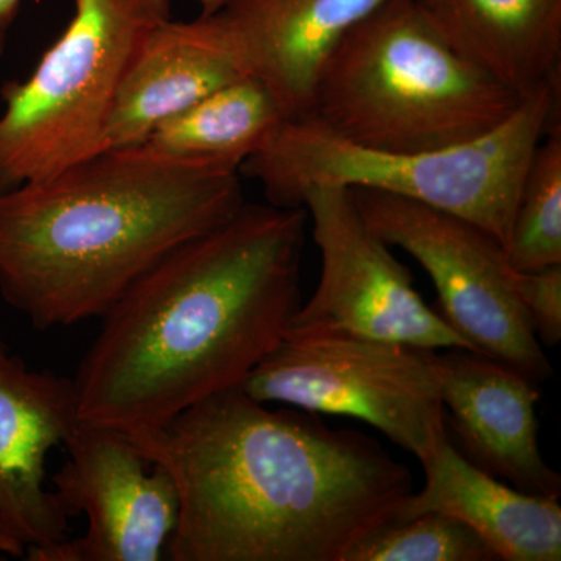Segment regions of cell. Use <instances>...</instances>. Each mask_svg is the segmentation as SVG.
<instances>
[{
  "instance_id": "obj_6",
  "label": "cell",
  "mask_w": 561,
  "mask_h": 561,
  "mask_svg": "<svg viewBox=\"0 0 561 561\" xmlns=\"http://www.w3.org/2000/svg\"><path fill=\"white\" fill-rule=\"evenodd\" d=\"M171 20V0H73L60 38L31 76L3 87L0 191L39 181L102 151L140 44Z\"/></svg>"
},
{
  "instance_id": "obj_20",
  "label": "cell",
  "mask_w": 561,
  "mask_h": 561,
  "mask_svg": "<svg viewBox=\"0 0 561 561\" xmlns=\"http://www.w3.org/2000/svg\"><path fill=\"white\" fill-rule=\"evenodd\" d=\"M515 289L541 346L561 339V265L515 272Z\"/></svg>"
},
{
  "instance_id": "obj_9",
  "label": "cell",
  "mask_w": 561,
  "mask_h": 561,
  "mask_svg": "<svg viewBox=\"0 0 561 561\" xmlns=\"http://www.w3.org/2000/svg\"><path fill=\"white\" fill-rule=\"evenodd\" d=\"M301 206L321 254L319 286L287 332H337L426 350L470 345L421 298L411 272L365 224L353 192L313 184Z\"/></svg>"
},
{
  "instance_id": "obj_8",
  "label": "cell",
  "mask_w": 561,
  "mask_h": 561,
  "mask_svg": "<svg viewBox=\"0 0 561 561\" xmlns=\"http://www.w3.org/2000/svg\"><path fill=\"white\" fill-rule=\"evenodd\" d=\"M368 228L431 276L438 313L474 353L541 383L552 375L504 245L478 225L386 192L351 190Z\"/></svg>"
},
{
  "instance_id": "obj_13",
  "label": "cell",
  "mask_w": 561,
  "mask_h": 561,
  "mask_svg": "<svg viewBox=\"0 0 561 561\" xmlns=\"http://www.w3.org/2000/svg\"><path fill=\"white\" fill-rule=\"evenodd\" d=\"M247 76L216 14L162 22L140 44L122 80L102 151L135 149L162 122Z\"/></svg>"
},
{
  "instance_id": "obj_3",
  "label": "cell",
  "mask_w": 561,
  "mask_h": 561,
  "mask_svg": "<svg viewBox=\"0 0 561 561\" xmlns=\"http://www.w3.org/2000/svg\"><path fill=\"white\" fill-rule=\"evenodd\" d=\"M243 203L241 172L99 151L0 191V297L38 331L102 319L162 257Z\"/></svg>"
},
{
  "instance_id": "obj_23",
  "label": "cell",
  "mask_w": 561,
  "mask_h": 561,
  "mask_svg": "<svg viewBox=\"0 0 561 561\" xmlns=\"http://www.w3.org/2000/svg\"><path fill=\"white\" fill-rule=\"evenodd\" d=\"M197 2L201 3L203 16H210L224 10L231 0H197Z\"/></svg>"
},
{
  "instance_id": "obj_15",
  "label": "cell",
  "mask_w": 561,
  "mask_h": 561,
  "mask_svg": "<svg viewBox=\"0 0 561 561\" xmlns=\"http://www.w3.org/2000/svg\"><path fill=\"white\" fill-rule=\"evenodd\" d=\"M424 482L390 513L391 518L440 512L467 524L497 560L560 561L559 500L524 493L476 467L449 434L423 461Z\"/></svg>"
},
{
  "instance_id": "obj_18",
  "label": "cell",
  "mask_w": 561,
  "mask_h": 561,
  "mask_svg": "<svg viewBox=\"0 0 561 561\" xmlns=\"http://www.w3.org/2000/svg\"><path fill=\"white\" fill-rule=\"evenodd\" d=\"M505 254L518 272L561 265L560 121L538 144L524 175Z\"/></svg>"
},
{
  "instance_id": "obj_24",
  "label": "cell",
  "mask_w": 561,
  "mask_h": 561,
  "mask_svg": "<svg viewBox=\"0 0 561 561\" xmlns=\"http://www.w3.org/2000/svg\"><path fill=\"white\" fill-rule=\"evenodd\" d=\"M7 33L9 32L0 31V62H2L3 50H5Z\"/></svg>"
},
{
  "instance_id": "obj_16",
  "label": "cell",
  "mask_w": 561,
  "mask_h": 561,
  "mask_svg": "<svg viewBox=\"0 0 561 561\" xmlns=\"http://www.w3.org/2000/svg\"><path fill=\"white\" fill-rule=\"evenodd\" d=\"M460 57L526 98L560 80L561 0H415Z\"/></svg>"
},
{
  "instance_id": "obj_5",
  "label": "cell",
  "mask_w": 561,
  "mask_h": 561,
  "mask_svg": "<svg viewBox=\"0 0 561 561\" xmlns=\"http://www.w3.org/2000/svg\"><path fill=\"white\" fill-rule=\"evenodd\" d=\"M561 80L526 95L500 127L445 149L390 153L356 146L311 116L287 117L241 173L280 208L313 184L386 192L478 225L507 247L519 191L538 144L560 121Z\"/></svg>"
},
{
  "instance_id": "obj_19",
  "label": "cell",
  "mask_w": 561,
  "mask_h": 561,
  "mask_svg": "<svg viewBox=\"0 0 561 561\" xmlns=\"http://www.w3.org/2000/svg\"><path fill=\"white\" fill-rule=\"evenodd\" d=\"M343 561H497L467 524L440 512L383 519L354 542Z\"/></svg>"
},
{
  "instance_id": "obj_2",
  "label": "cell",
  "mask_w": 561,
  "mask_h": 561,
  "mask_svg": "<svg viewBox=\"0 0 561 561\" xmlns=\"http://www.w3.org/2000/svg\"><path fill=\"white\" fill-rule=\"evenodd\" d=\"M306 225L302 206L245 202L140 276L72 378L80 423L136 434L241 386L300 309Z\"/></svg>"
},
{
  "instance_id": "obj_22",
  "label": "cell",
  "mask_w": 561,
  "mask_h": 561,
  "mask_svg": "<svg viewBox=\"0 0 561 561\" xmlns=\"http://www.w3.org/2000/svg\"><path fill=\"white\" fill-rule=\"evenodd\" d=\"M24 556L25 549L21 545L0 534V557H16V559H20Z\"/></svg>"
},
{
  "instance_id": "obj_1",
  "label": "cell",
  "mask_w": 561,
  "mask_h": 561,
  "mask_svg": "<svg viewBox=\"0 0 561 561\" xmlns=\"http://www.w3.org/2000/svg\"><path fill=\"white\" fill-rule=\"evenodd\" d=\"M128 435L175 483L172 561H343L413 491L375 438L241 386Z\"/></svg>"
},
{
  "instance_id": "obj_17",
  "label": "cell",
  "mask_w": 561,
  "mask_h": 561,
  "mask_svg": "<svg viewBox=\"0 0 561 561\" xmlns=\"http://www.w3.org/2000/svg\"><path fill=\"white\" fill-rule=\"evenodd\" d=\"M284 119L275 95L247 76L162 122L135 149L157 160L241 172Z\"/></svg>"
},
{
  "instance_id": "obj_21",
  "label": "cell",
  "mask_w": 561,
  "mask_h": 561,
  "mask_svg": "<svg viewBox=\"0 0 561 561\" xmlns=\"http://www.w3.org/2000/svg\"><path fill=\"white\" fill-rule=\"evenodd\" d=\"M22 0H0V31L9 32L20 13Z\"/></svg>"
},
{
  "instance_id": "obj_11",
  "label": "cell",
  "mask_w": 561,
  "mask_h": 561,
  "mask_svg": "<svg viewBox=\"0 0 561 561\" xmlns=\"http://www.w3.org/2000/svg\"><path fill=\"white\" fill-rule=\"evenodd\" d=\"M79 424L72 378L33 370L0 339V534L25 552L70 537L46 468Z\"/></svg>"
},
{
  "instance_id": "obj_4",
  "label": "cell",
  "mask_w": 561,
  "mask_h": 561,
  "mask_svg": "<svg viewBox=\"0 0 561 561\" xmlns=\"http://www.w3.org/2000/svg\"><path fill=\"white\" fill-rule=\"evenodd\" d=\"M523 99L460 57L415 0H387L328 55L306 116L356 146L413 153L494 130Z\"/></svg>"
},
{
  "instance_id": "obj_7",
  "label": "cell",
  "mask_w": 561,
  "mask_h": 561,
  "mask_svg": "<svg viewBox=\"0 0 561 561\" xmlns=\"http://www.w3.org/2000/svg\"><path fill=\"white\" fill-rule=\"evenodd\" d=\"M437 354L337 332H286L241 387L264 404L365 421L423 461L448 434Z\"/></svg>"
},
{
  "instance_id": "obj_14",
  "label": "cell",
  "mask_w": 561,
  "mask_h": 561,
  "mask_svg": "<svg viewBox=\"0 0 561 561\" xmlns=\"http://www.w3.org/2000/svg\"><path fill=\"white\" fill-rule=\"evenodd\" d=\"M387 0H231L216 13L249 70L286 117L306 116L331 50Z\"/></svg>"
},
{
  "instance_id": "obj_12",
  "label": "cell",
  "mask_w": 561,
  "mask_h": 561,
  "mask_svg": "<svg viewBox=\"0 0 561 561\" xmlns=\"http://www.w3.org/2000/svg\"><path fill=\"white\" fill-rule=\"evenodd\" d=\"M443 408L459 451L524 493L559 500L561 478L538 443L541 383L470 350L437 354Z\"/></svg>"
},
{
  "instance_id": "obj_10",
  "label": "cell",
  "mask_w": 561,
  "mask_h": 561,
  "mask_svg": "<svg viewBox=\"0 0 561 561\" xmlns=\"http://www.w3.org/2000/svg\"><path fill=\"white\" fill-rule=\"evenodd\" d=\"M65 446L69 459L51 476V490L70 518L87 516V530L25 559L160 561L179 522L171 474L113 427L80 423Z\"/></svg>"
}]
</instances>
